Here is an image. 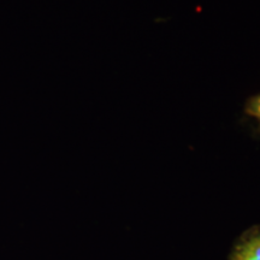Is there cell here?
<instances>
[{
	"mask_svg": "<svg viewBox=\"0 0 260 260\" xmlns=\"http://www.w3.org/2000/svg\"><path fill=\"white\" fill-rule=\"evenodd\" d=\"M233 260H260V230L237 246Z\"/></svg>",
	"mask_w": 260,
	"mask_h": 260,
	"instance_id": "cell-1",
	"label": "cell"
},
{
	"mask_svg": "<svg viewBox=\"0 0 260 260\" xmlns=\"http://www.w3.org/2000/svg\"><path fill=\"white\" fill-rule=\"evenodd\" d=\"M246 113L258 121L260 125V94L252 96L246 104Z\"/></svg>",
	"mask_w": 260,
	"mask_h": 260,
	"instance_id": "cell-2",
	"label": "cell"
}]
</instances>
